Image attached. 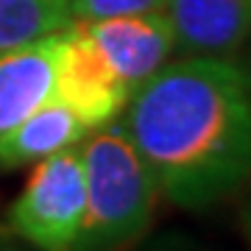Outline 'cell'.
I'll return each mask as SVG.
<instances>
[{
	"mask_svg": "<svg viewBox=\"0 0 251 251\" xmlns=\"http://www.w3.org/2000/svg\"><path fill=\"white\" fill-rule=\"evenodd\" d=\"M246 75H249V81H251V53H249V64H246Z\"/></svg>",
	"mask_w": 251,
	"mask_h": 251,
	"instance_id": "13",
	"label": "cell"
},
{
	"mask_svg": "<svg viewBox=\"0 0 251 251\" xmlns=\"http://www.w3.org/2000/svg\"><path fill=\"white\" fill-rule=\"evenodd\" d=\"M53 95L67 103L90 131L112 123L131 98L126 81L112 70L98 45L75 20L64 25Z\"/></svg>",
	"mask_w": 251,
	"mask_h": 251,
	"instance_id": "4",
	"label": "cell"
},
{
	"mask_svg": "<svg viewBox=\"0 0 251 251\" xmlns=\"http://www.w3.org/2000/svg\"><path fill=\"white\" fill-rule=\"evenodd\" d=\"M240 224H243V234L251 246V179L246 181V196L240 201Z\"/></svg>",
	"mask_w": 251,
	"mask_h": 251,
	"instance_id": "12",
	"label": "cell"
},
{
	"mask_svg": "<svg viewBox=\"0 0 251 251\" xmlns=\"http://www.w3.org/2000/svg\"><path fill=\"white\" fill-rule=\"evenodd\" d=\"M181 56H232L251 36V0H168Z\"/></svg>",
	"mask_w": 251,
	"mask_h": 251,
	"instance_id": "7",
	"label": "cell"
},
{
	"mask_svg": "<svg viewBox=\"0 0 251 251\" xmlns=\"http://www.w3.org/2000/svg\"><path fill=\"white\" fill-rule=\"evenodd\" d=\"M120 126L181 209H209L251 179V81L229 56L165 62L131 92Z\"/></svg>",
	"mask_w": 251,
	"mask_h": 251,
	"instance_id": "1",
	"label": "cell"
},
{
	"mask_svg": "<svg viewBox=\"0 0 251 251\" xmlns=\"http://www.w3.org/2000/svg\"><path fill=\"white\" fill-rule=\"evenodd\" d=\"M81 25L131 92L171 62L176 50V34L165 9L87 20Z\"/></svg>",
	"mask_w": 251,
	"mask_h": 251,
	"instance_id": "5",
	"label": "cell"
},
{
	"mask_svg": "<svg viewBox=\"0 0 251 251\" xmlns=\"http://www.w3.org/2000/svg\"><path fill=\"white\" fill-rule=\"evenodd\" d=\"M0 251H39L28 240H23L9 224H0Z\"/></svg>",
	"mask_w": 251,
	"mask_h": 251,
	"instance_id": "11",
	"label": "cell"
},
{
	"mask_svg": "<svg viewBox=\"0 0 251 251\" xmlns=\"http://www.w3.org/2000/svg\"><path fill=\"white\" fill-rule=\"evenodd\" d=\"M168 0H70V20H100L117 14H140V11L165 9Z\"/></svg>",
	"mask_w": 251,
	"mask_h": 251,
	"instance_id": "10",
	"label": "cell"
},
{
	"mask_svg": "<svg viewBox=\"0 0 251 251\" xmlns=\"http://www.w3.org/2000/svg\"><path fill=\"white\" fill-rule=\"evenodd\" d=\"M87 204L78 234L67 251H128L151 229L156 181L120 120L100 126L78 145Z\"/></svg>",
	"mask_w": 251,
	"mask_h": 251,
	"instance_id": "2",
	"label": "cell"
},
{
	"mask_svg": "<svg viewBox=\"0 0 251 251\" xmlns=\"http://www.w3.org/2000/svg\"><path fill=\"white\" fill-rule=\"evenodd\" d=\"M87 204L84 165L75 145L34 162L25 187L9 206L6 224L39 251H67Z\"/></svg>",
	"mask_w": 251,
	"mask_h": 251,
	"instance_id": "3",
	"label": "cell"
},
{
	"mask_svg": "<svg viewBox=\"0 0 251 251\" xmlns=\"http://www.w3.org/2000/svg\"><path fill=\"white\" fill-rule=\"evenodd\" d=\"M87 134L90 128L78 120V115L53 95L0 140V171L34 165L50 153L81 143Z\"/></svg>",
	"mask_w": 251,
	"mask_h": 251,
	"instance_id": "8",
	"label": "cell"
},
{
	"mask_svg": "<svg viewBox=\"0 0 251 251\" xmlns=\"http://www.w3.org/2000/svg\"><path fill=\"white\" fill-rule=\"evenodd\" d=\"M70 23V0H0V50L28 45Z\"/></svg>",
	"mask_w": 251,
	"mask_h": 251,
	"instance_id": "9",
	"label": "cell"
},
{
	"mask_svg": "<svg viewBox=\"0 0 251 251\" xmlns=\"http://www.w3.org/2000/svg\"><path fill=\"white\" fill-rule=\"evenodd\" d=\"M62 39L64 28H59L28 45L0 50V140L53 98Z\"/></svg>",
	"mask_w": 251,
	"mask_h": 251,
	"instance_id": "6",
	"label": "cell"
}]
</instances>
